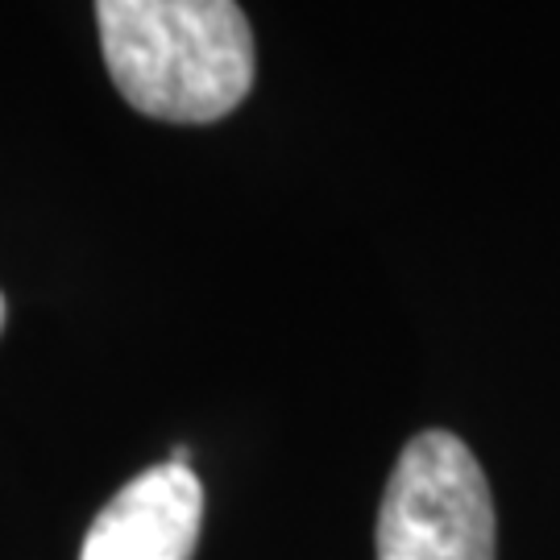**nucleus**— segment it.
Segmentation results:
<instances>
[{
	"mask_svg": "<svg viewBox=\"0 0 560 560\" xmlns=\"http://www.w3.org/2000/svg\"><path fill=\"white\" fill-rule=\"evenodd\" d=\"M203 486L191 465L145 469L88 527L80 560H191L200 544Z\"/></svg>",
	"mask_w": 560,
	"mask_h": 560,
	"instance_id": "obj_3",
	"label": "nucleus"
},
{
	"mask_svg": "<svg viewBox=\"0 0 560 560\" xmlns=\"http://www.w3.org/2000/svg\"><path fill=\"white\" fill-rule=\"evenodd\" d=\"M494 499L469 444L420 432L395 460L378 511V560H499Z\"/></svg>",
	"mask_w": 560,
	"mask_h": 560,
	"instance_id": "obj_2",
	"label": "nucleus"
},
{
	"mask_svg": "<svg viewBox=\"0 0 560 560\" xmlns=\"http://www.w3.org/2000/svg\"><path fill=\"white\" fill-rule=\"evenodd\" d=\"M108 75L125 104L212 125L254 88V30L237 0H96Z\"/></svg>",
	"mask_w": 560,
	"mask_h": 560,
	"instance_id": "obj_1",
	"label": "nucleus"
},
{
	"mask_svg": "<svg viewBox=\"0 0 560 560\" xmlns=\"http://www.w3.org/2000/svg\"><path fill=\"white\" fill-rule=\"evenodd\" d=\"M0 328H4V295H0Z\"/></svg>",
	"mask_w": 560,
	"mask_h": 560,
	"instance_id": "obj_4",
	"label": "nucleus"
}]
</instances>
